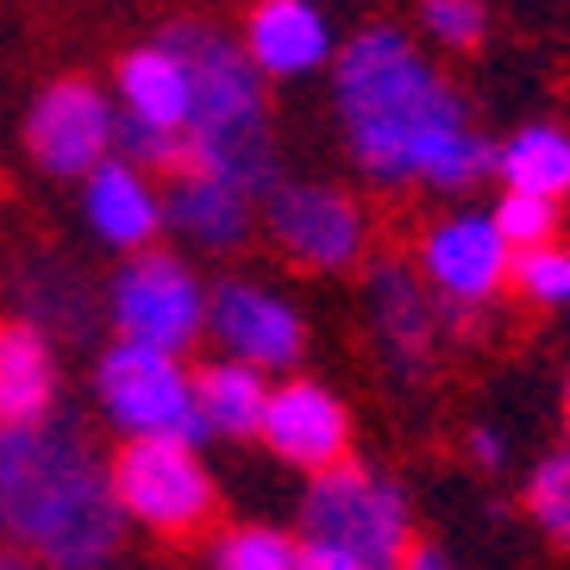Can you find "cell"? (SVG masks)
<instances>
[{
	"label": "cell",
	"mask_w": 570,
	"mask_h": 570,
	"mask_svg": "<svg viewBox=\"0 0 570 570\" xmlns=\"http://www.w3.org/2000/svg\"><path fill=\"white\" fill-rule=\"evenodd\" d=\"M333 114L357 176L376 188L470 195L495 176V138L402 26H364L338 45Z\"/></svg>",
	"instance_id": "cell-1"
},
{
	"label": "cell",
	"mask_w": 570,
	"mask_h": 570,
	"mask_svg": "<svg viewBox=\"0 0 570 570\" xmlns=\"http://www.w3.org/2000/svg\"><path fill=\"white\" fill-rule=\"evenodd\" d=\"M0 539L45 570H107L126 539L114 470L69 420H0Z\"/></svg>",
	"instance_id": "cell-2"
},
{
	"label": "cell",
	"mask_w": 570,
	"mask_h": 570,
	"mask_svg": "<svg viewBox=\"0 0 570 570\" xmlns=\"http://www.w3.org/2000/svg\"><path fill=\"white\" fill-rule=\"evenodd\" d=\"M164 38L188 57V76H195L188 164L219 169L264 202L269 183H276V132H269V101H264L269 76L245 51V38L202 26V19H176Z\"/></svg>",
	"instance_id": "cell-3"
},
{
	"label": "cell",
	"mask_w": 570,
	"mask_h": 570,
	"mask_svg": "<svg viewBox=\"0 0 570 570\" xmlns=\"http://www.w3.org/2000/svg\"><path fill=\"white\" fill-rule=\"evenodd\" d=\"M295 533L320 539V546L364 552L376 564H402L407 546H414V502H407V489L395 476L338 458V464L307 476L302 508H295Z\"/></svg>",
	"instance_id": "cell-4"
},
{
	"label": "cell",
	"mask_w": 570,
	"mask_h": 570,
	"mask_svg": "<svg viewBox=\"0 0 570 570\" xmlns=\"http://www.w3.org/2000/svg\"><path fill=\"white\" fill-rule=\"evenodd\" d=\"M95 402L126 439H195V445L214 439L183 352L114 338L95 364Z\"/></svg>",
	"instance_id": "cell-5"
},
{
	"label": "cell",
	"mask_w": 570,
	"mask_h": 570,
	"mask_svg": "<svg viewBox=\"0 0 570 570\" xmlns=\"http://www.w3.org/2000/svg\"><path fill=\"white\" fill-rule=\"evenodd\" d=\"M114 495L132 527L151 533H202L214 514V476L195 439H126L114 458Z\"/></svg>",
	"instance_id": "cell-6"
},
{
	"label": "cell",
	"mask_w": 570,
	"mask_h": 570,
	"mask_svg": "<svg viewBox=\"0 0 570 570\" xmlns=\"http://www.w3.org/2000/svg\"><path fill=\"white\" fill-rule=\"evenodd\" d=\"M414 269L426 276V288L439 295V307L452 314H476L514 283V245L495 226L489 207H452L420 233Z\"/></svg>",
	"instance_id": "cell-7"
},
{
	"label": "cell",
	"mask_w": 570,
	"mask_h": 570,
	"mask_svg": "<svg viewBox=\"0 0 570 570\" xmlns=\"http://www.w3.org/2000/svg\"><path fill=\"white\" fill-rule=\"evenodd\" d=\"M264 233L276 238V252L302 269L338 276L370 257V214L357 195L333 183H269L264 195Z\"/></svg>",
	"instance_id": "cell-8"
},
{
	"label": "cell",
	"mask_w": 570,
	"mask_h": 570,
	"mask_svg": "<svg viewBox=\"0 0 570 570\" xmlns=\"http://www.w3.org/2000/svg\"><path fill=\"white\" fill-rule=\"evenodd\" d=\"M107 314L119 338H138L157 352H195L207 333V283L183 257H132L107 288Z\"/></svg>",
	"instance_id": "cell-9"
},
{
	"label": "cell",
	"mask_w": 570,
	"mask_h": 570,
	"mask_svg": "<svg viewBox=\"0 0 570 570\" xmlns=\"http://www.w3.org/2000/svg\"><path fill=\"white\" fill-rule=\"evenodd\" d=\"M207 333L219 338L226 357H245L257 370H295L307 357V320L283 288L233 276L207 288Z\"/></svg>",
	"instance_id": "cell-10"
},
{
	"label": "cell",
	"mask_w": 570,
	"mask_h": 570,
	"mask_svg": "<svg viewBox=\"0 0 570 570\" xmlns=\"http://www.w3.org/2000/svg\"><path fill=\"white\" fill-rule=\"evenodd\" d=\"M119 107H107V95L82 76H63L32 101L26 114V145H32L38 169L51 176H88V169L114 157Z\"/></svg>",
	"instance_id": "cell-11"
},
{
	"label": "cell",
	"mask_w": 570,
	"mask_h": 570,
	"mask_svg": "<svg viewBox=\"0 0 570 570\" xmlns=\"http://www.w3.org/2000/svg\"><path fill=\"white\" fill-rule=\"evenodd\" d=\"M257 439L269 445L276 464H295V470H326L338 458H352V407L338 402L326 383L314 376H295L283 370V383H269V402H264V426Z\"/></svg>",
	"instance_id": "cell-12"
},
{
	"label": "cell",
	"mask_w": 570,
	"mask_h": 570,
	"mask_svg": "<svg viewBox=\"0 0 570 570\" xmlns=\"http://www.w3.org/2000/svg\"><path fill=\"white\" fill-rule=\"evenodd\" d=\"M370 338L395 376L420 383L439 352V295L407 264H370Z\"/></svg>",
	"instance_id": "cell-13"
},
{
	"label": "cell",
	"mask_w": 570,
	"mask_h": 570,
	"mask_svg": "<svg viewBox=\"0 0 570 570\" xmlns=\"http://www.w3.org/2000/svg\"><path fill=\"white\" fill-rule=\"evenodd\" d=\"M164 226L183 233L195 252H238L257 226V195L238 188L233 176L202 164H183L169 169V188H164Z\"/></svg>",
	"instance_id": "cell-14"
},
{
	"label": "cell",
	"mask_w": 570,
	"mask_h": 570,
	"mask_svg": "<svg viewBox=\"0 0 570 570\" xmlns=\"http://www.w3.org/2000/svg\"><path fill=\"white\" fill-rule=\"evenodd\" d=\"M245 51L257 57L269 82H302L314 69H333L338 38L320 0H257L245 13Z\"/></svg>",
	"instance_id": "cell-15"
},
{
	"label": "cell",
	"mask_w": 570,
	"mask_h": 570,
	"mask_svg": "<svg viewBox=\"0 0 570 570\" xmlns=\"http://www.w3.org/2000/svg\"><path fill=\"white\" fill-rule=\"evenodd\" d=\"M82 207L95 238H107L114 252H151V238L164 233V195L151 188V169L119 151L82 176Z\"/></svg>",
	"instance_id": "cell-16"
},
{
	"label": "cell",
	"mask_w": 570,
	"mask_h": 570,
	"mask_svg": "<svg viewBox=\"0 0 570 570\" xmlns=\"http://www.w3.org/2000/svg\"><path fill=\"white\" fill-rule=\"evenodd\" d=\"M119 114L145 119V126H164V132H188V119H195V76H188V57L169 38L119 57Z\"/></svg>",
	"instance_id": "cell-17"
},
{
	"label": "cell",
	"mask_w": 570,
	"mask_h": 570,
	"mask_svg": "<svg viewBox=\"0 0 570 570\" xmlns=\"http://www.w3.org/2000/svg\"><path fill=\"white\" fill-rule=\"evenodd\" d=\"M57 402V357L38 320L0 326V420H45Z\"/></svg>",
	"instance_id": "cell-18"
},
{
	"label": "cell",
	"mask_w": 570,
	"mask_h": 570,
	"mask_svg": "<svg viewBox=\"0 0 570 570\" xmlns=\"http://www.w3.org/2000/svg\"><path fill=\"white\" fill-rule=\"evenodd\" d=\"M495 183L502 188H527L546 202H570V126L533 119L495 145Z\"/></svg>",
	"instance_id": "cell-19"
},
{
	"label": "cell",
	"mask_w": 570,
	"mask_h": 570,
	"mask_svg": "<svg viewBox=\"0 0 570 570\" xmlns=\"http://www.w3.org/2000/svg\"><path fill=\"white\" fill-rule=\"evenodd\" d=\"M195 395H202L214 439H257L269 402V370L245 364V357H219V364L195 370Z\"/></svg>",
	"instance_id": "cell-20"
},
{
	"label": "cell",
	"mask_w": 570,
	"mask_h": 570,
	"mask_svg": "<svg viewBox=\"0 0 570 570\" xmlns=\"http://www.w3.org/2000/svg\"><path fill=\"white\" fill-rule=\"evenodd\" d=\"M214 570H302V533H283V527H226L207 552Z\"/></svg>",
	"instance_id": "cell-21"
},
{
	"label": "cell",
	"mask_w": 570,
	"mask_h": 570,
	"mask_svg": "<svg viewBox=\"0 0 570 570\" xmlns=\"http://www.w3.org/2000/svg\"><path fill=\"white\" fill-rule=\"evenodd\" d=\"M514 288L539 314H570V245L546 238L533 252H514Z\"/></svg>",
	"instance_id": "cell-22"
},
{
	"label": "cell",
	"mask_w": 570,
	"mask_h": 570,
	"mask_svg": "<svg viewBox=\"0 0 570 570\" xmlns=\"http://www.w3.org/2000/svg\"><path fill=\"white\" fill-rule=\"evenodd\" d=\"M414 13H420V38H426L433 51H445V57L483 51V38H489L483 0H420Z\"/></svg>",
	"instance_id": "cell-23"
},
{
	"label": "cell",
	"mask_w": 570,
	"mask_h": 570,
	"mask_svg": "<svg viewBox=\"0 0 570 570\" xmlns=\"http://www.w3.org/2000/svg\"><path fill=\"white\" fill-rule=\"evenodd\" d=\"M527 520H533L552 546L570 552V445L533 464V476H527Z\"/></svg>",
	"instance_id": "cell-24"
},
{
	"label": "cell",
	"mask_w": 570,
	"mask_h": 570,
	"mask_svg": "<svg viewBox=\"0 0 570 570\" xmlns=\"http://www.w3.org/2000/svg\"><path fill=\"white\" fill-rule=\"evenodd\" d=\"M489 214H495V226L508 233L514 252H533V245L558 238V214H564V202H546V195H527V188H502Z\"/></svg>",
	"instance_id": "cell-25"
},
{
	"label": "cell",
	"mask_w": 570,
	"mask_h": 570,
	"mask_svg": "<svg viewBox=\"0 0 570 570\" xmlns=\"http://www.w3.org/2000/svg\"><path fill=\"white\" fill-rule=\"evenodd\" d=\"M464 452L476 470H502L508 458H514V439H508V426H495V420H476L464 433Z\"/></svg>",
	"instance_id": "cell-26"
},
{
	"label": "cell",
	"mask_w": 570,
	"mask_h": 570,
	"mask_svg": "<svg viewBox=\"0 0 570 570\" xmlns=\"http://www.w3.org/2000/svg\"><path fill=\"white\" fill-rule=\"evenodd\" d=\"M302 570H395V564H376V558L345 552V546H320V539H302Z\"/></svg>",
	"instance_id": "cell-27"
},
{
	"label": "cell",
	"mask_w": 570,
	"mask_h": 570,
	"mask_svg": "<svg viewBox=\"0 0 570 570\" xmlns=\"http://www.w3.org/2000/svg\"><path fill=\"white\" fill-rule=\"evenodd\" d=\"M395 570H464V564H458L445 546H426V539H414V546H407V558H402Z\"/></svg>",
	"instance_id": "cell-28"
},
{
	"label": "cell",
	"mask_w": 570,
	"mask_h": 570,
	"mask_svg": "<svg viewBox=\"0 0 570 570\" xmlns=\"http://www.w3.org/2000/svg\"><path fill=\"white\" fill-rule=\"evenodd\" d=\"M0 570H45V564H38L32 552H19V546H7V539H0Z\"/></svg>",
	"instance_id": "cell-29"
},
{
	"label": "cell",
	"mask_w": 570,
	"mask_h": 570,
	"mask_svg": "<svg viewBox=\"0 0 570 570\" xmlns=\"http://www.w3.org/2000/svg\"><path fill=\"white\" fill-rule=\"evenodd\" d=\"M564 445H570V376H564Z\"/></svg>",
	"instance_id": "cell-30"
}]
</instances>
